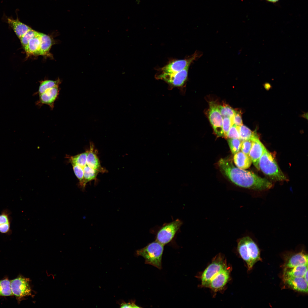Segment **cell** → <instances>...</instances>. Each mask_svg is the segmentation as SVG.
<instances>
[{
  "mask_svg": "<svg viewBox=\"0 0 308 308\" xmlns=\"http://www.w3.org/2000/svg\"><path fill=\"white\" fill-rule=\"evenodd\" d=\"M218 164L222 173L239 186L260 191L267 190L272 186V183L267 179L235 167L230 160L221 158Z\"/></svg>",
  "mask_w": 308,
  "mask_h": 308,
  "instance_id": "cell-1",
  "label": "cell"
},
{
  "mask_svg": "<svg viewBox=\"0 0 308 308\" xmlns=\"http://www.w3.org/2000/svg\"><path fill=\"white\" fill-rule=\"evenodd\" d=\"M237 248L240 256L246 263L249 270L261 260L259 248L249 236L241 238L238 242Z\"/></svg>",
  "mask_w": 308,
  "mask_h": 308,
  "instance_id": "cell-2",
  "label": "cell"
},
{
  "mask_svg": "<svg viewBox=\"0 0 308 308\" xmlns=\"http://www.w3.org/2000/svg\"><path fill=\"white\" fill-rule=\"evenodd\" d=\"M259 165L262 171L272 179L279 181L287 180L274 158L266 149L260 159Z\"/></svg>",
  "mask_w": 308,
  "mask_h": 308,
  "instance_id": "cell-3",
  "label": "cell"
},
{
  "mask_svg": "<svg viewBox=\"0 0 308 308\" xmlns=\"http://www.w3.org/2000/svg\"><path fill=\"white\" fill-rule=\"evenodd\" d=\"M164 246L155 240L148 244L143 248L137 250L136 254L137 256H141L143 257L146 264L152 265L161 269Z\"/></svg>",
  "mask_w": 308,
  "mask_h": 308,
  "instance_id": "cell-4",
  "label": "cell"
},
{
  "mask_svg": "<svg viewBox=\"0 0 308 308\" xmlns=\"http://www.w3.org/2000/svg\"><path fill=\"white\" fill-rule=\"evenodd\" d=\"M182 224L181 220L177 219L164 224L158 231L155 240L164 245L168 244L173 239Z\"/></svg>",
  "mask_w": 308,
  "mask_h": 308,
  "instance_id": "cell-5",
  "label": "cell"
},
{
  "mask_svg": "<svg viewBox=\"0 0 308 308\" xmlns=\"http://www.w3.org/2000/svg\"><path fill=\"white\" fill-rule=\"evenodd\" d=\"M30 281L29 279L21 275L11 281V292L18 301H20L25 297L31 295Z\"/></svg>",
  "mask_w": 308,
  "mask_h": 308,
  "instance_id": "cell-6",
  "label": "cell"
},
{
  "mask_svg": "<svg viewBox=\"0 0 308 308\" xmlns=\"http://www.w3.org/2000/svg\"><path fill=\"white\" fill-rule=\"evenodd\" d=\"M200 53L196 52L191 56L182 60H173L163 67L159 69V73H173L189 68L191 64L200 57Z\"/></svg>",
  "mask_w": 308,
  "mask_h": 308,
  "instance_id": "cell-7",
  "label": "cell"
},
{
  "mask_svg": "<svg viewBox=\"0 0 308 308\" xmlns=\"http://www.w3.org/2000/svg\"><path fill=\"white\" fill-rule=\"evenodd\" d=\"M189 68L173 73H157L155 78L162 80L172 87H182L186 82L188 76Z\"/></svg>",
  "mask_w": 308,
  "mask_h": 308,
  "instance_id": "cell-8",
  "label": "cell"
},
{
  "mask_svg": "<svg viewBox=\"0 0 308 308\" xmlns=\"http://www.w3.org/2000/svg\"><path fill=\"white\" fill-rule=\"evenodd\" d=\"M227 267L226 263L221 256H217L207 267L201 276L202 285L209 287L212 278L218 272Z\"/></svg>",
  "mask_w": 308,
  "mask_h": 308,
  "instance_id": "cell-9",
  "label": "cell"
},
{
  "mask_svg": "<svg viewBox=\"0 0 308 308\" xmlns=\"http://www.w3.org/2000/svg\"><path fill=\"white\" fill-rule=\"evenodd\" d=\"M218 106L214 102H209L208 116L215 133L218 136L224 137L222 129L223 118L219 110Z\"/></svg>",
  "mask_w": 308,
  "mask_h": 308,
  "instance_id": "cell-10",
  "label": "cell"
},
{
  "mask_svg": "<svg viewBox=\"0 0 308 308\" xmlns=\"http://www.w3.org/2000/svg\"><path fill=\"white\" fill-rule=\"evenodd\" d=\"M59 87L56 86L50 88L39 95V100L37 101L36 105L40 107L43 104H46L48 106L51 110H52L55 102L59 94Z\"/></svg>",
  "mask_w": 308,
  "mask_h": 308,
  "instance_id": "cell-11",
  "label": "cell"
},
{
  "mask_svg": "<svg viewBox=\"0 0 308 308\" xmlns=\"http://www.w3.org/2000/svg\"><path fill=\"white\" fill-rule=\"evenodd\" d=\"M230 269L227 267L215 275L211 280L209 287L215 291L221 290L229 278Z\"/></svg>",
  "mask_w": 308,
  "mask_h": 308,
  "instance_id": "cell-12",
  "label": "cell"
},
{
  "mask_svg": "<svg viewBox=\"0 0 308 308\" xmlns=\"http://www.w3.org/2000/svg\"><path fill=\"white\" fill-rule=\"evenodd\" d=\"M252 140V146L248 155L254 166L259 170V160L266 149L258 137L254 138Z\"/></svg>",
  "mask_w": 308,
  "mask_h": 308,
  "instance_id": "cell-13",
  "label": "cell"
},
{
  "mask_svg": "<svg viewBox=\"0 0 308 308\" xmlns=\"http://www.w3.org/2000/svg\"><path fill=\"white\" fill-rule=\"evenodd\" d=\"M86 158V164L90 168L104 173L107 171L106 169L101 166L97 156V151L95 149L94 144L90 142V147Z\"/></svg>",
  "mask_w": 308,
  "mask_h": 308,
  "instance_id": "cell-14",
  "label": "cell"
},
{
  "mask_svg": "<svg viewBox=\"0 0 308 308\" xmlns=\"http://www.w3.org/2000/svg\"><path fill=\"white\" fill-rule=\"evenodd\" d=\"M307 255L303 251L293 254L286 258L284 268H291L308 264Z\"/></svg>",
  "mask_w": 308,
  "mask_h": 308,
  "instance_id": "cell-15",
  "label": "cell"
},
{
  "mask_svg": "<svg viewBox=\"0 0 308 308\" xmlns=\"http://www.w3.org/2000/svg\"><path fill=\"white\" fill-rule=\"evenodd\" d=\"M285 284L292 289L299 292L307 293L308 283L303 277L284 278Z\"/></svg>",
  "mask_w": 308,
  "mask_h": 308,
  "instance_id": "cell-16",
  "label": "cell"
},
{
  "mask_svg": "<svg viewBox=\"0 0 308 308\" xmlns=\"http://www.w3.org/2000/svg\"><path fill=\"white\" fill-rule=\"evenodd\" d=\"M5 20L13 30L18 37L20 39L31 28L21 22L17 18L15 19L11 17L5 16Z\"/></svg>",
  "mask_w": 308,
  "mask_h": 308,
  "instance_id": "cell-17",
  "label": "cell"
},
{
  "mask_svg": "<svg viewBox=\"0 0 308 308\" xmlns=\"http://www.w3.org/2000/svg\"><path fill=\"white\" fill-rule=\"evenodd\" d=\"M233 161L237 167L243 169L249 168L252 163L249 155L241 151H239L234 155Z\"/></svg>",
  "mask_w": 308,
  "mask_h": 308,
  "instance_id": "cell-18",
  "label": "cell"
},
{
  "mask_svg": "<svg viewBox=\"0 0 308 308\" xmlns=\"http://www.w3.org/2000/svg\"><path fill=\"white\" fill-rule=\"evenodd\" d=\"M307 270L308 264L291 268H284L283 272V278L290 277H303Z\"/></svg>",
  "mask_w": 308,
  "mask_h": 308,
  "instance_id": "cell-19",
  "label": "cell"
},
{
  "mask_svg": "<svg viewBox=\"0 0 308 308\" xmlns=\"http://www.w3.org/2000/svg\"><path fill=\"white\" fill-rule=\"evenodd\" d=\"M41 43L37 55H50L49 51L53 44L52 38L49 35L40 33Z\"/></svg>",
  "mask_w": 308,
  "mask_h": 308,
  "instance_id": "cell-20",
  "label": "cell"
},
{
  "mask_svg": "<svg viewBox=\"0 0 308 308\" xmlns=\"http://www.w3.org/2000/svg\"><path fill=\"white\" fill-rule=\"evenodd\" d=\"M40 33L31 39L27 46L24 48L27 55L37 56L40 45Z\"/></svg>",
  "mask_w": 308,
  "mask_h": 308,
  "instance_id": "cell-21",
  "label": "cell"
},
{
  "mask_svg": "<svg viewBox=\"0 0 308 308\" xmlns=\"http://www.w3.org/2000/svg\"><path fill=\"white\" fill-rule=\"evenodd\" d=\"M61 81L58 79L56 80H45L41 81L39 86L38 90L35 94L39 95L44 92L46 90L56 86H59Z\"/></svg>",
  "mask_w": 308,
  "mask_h": 308,
  "instance_id": "cell-22",
  "label": "cell"
},
{
  "mask_svg": "<svg viewBox=\"0 0 308 308\" xmlns=\"http://www.w3.org/2000/svg\"><path fill=\"white\" fill-rule=\"evenodd\" d=\"M240 139L241 141L249 139L252 140L258 137L256 132L252 131L249 128L245 125H242L238 126Z\"/></svg>",
  "mask_w": 308,
  "mask_h": 308,
  "instance_id": "cell-23",
  "label": "cell"
},
{
  "mask_svg": "<svg viewBox=\"0 0 308 308\" xmlns=\"http://www.w3.org/2000/svg\"><path fill=\"white\" fill-rule=\"evenodd\" d=\"M10 283L11 281L7 279L0 280V296L13 295L11 291Z\"/></svg>",
  "mask_w": 308,
  "mask_h": 308,
  "instance_id": "cell-24",
  "label": "cell"
},
{
  "mask_svg": "<svg viewBox=\"0 0 308 308\" xmlns=\"http://www.w3.org/2000/svg\"><path fill=\"white\" fill-rule=\"evenodd\" d=\"M218 108L222 118L227 117L231 119L235 112V110L226 104L218 105Z\"/></svg>",
  "mask_w": 308,
  "mask_h": 308,
  "instance_id": "cell-25",
  "label": "cell"
},
{
  "mask_svg": "<svg viewBox=\"0 0 308 308\" xmlns=\"http://www.w3.org/2000/svg\"><path fill=\"white\" fill-rule=\"evenodd\" d=\"M39 32L31 29L20 39L22 45L24 48L30 40L37 36Z\"/></svg>",
  "mask_w": 308,
  "mask_h": 308,
  "instance_id": "cell-26",
  "label": "cell"
},
{
  "mask_svg": "<svg viewBox=\"0 0 308 308\" xmlns=\"http://www.w3.org/2000/svg\"><path fill=\"white\" fill-rule=\"evenodd\" d=\"M227 141L232 154L234 155L240 151L242 141L240 139L229 138Z\"/></svg>",
  "mask_w": 308,
  "mask_h": 308,
  "instance_id": "cell-27",
  "label": "cell"
},
{
  "mask_svg": "<svg viewBox=\"0 0 308 308\" xmlns=\"http://www.w3.org/2000/svg\"><path fill=\"white\" fill-rule=\"evenodd\" d=\"M10 224L9 212L7 210H4L0 214V226Z\"/></svg>",
  "mask_w": 308,
  "mask_h": 308,
  "instance_id": "cell-28",
  "label": "cell"
},
{
  "mask_svg": "<svg viewBox=\"0 0 308 308\" xmlns=\"http://www.w3.org/2000/svg\"><path fill=\"white\" fill-rule=\"evenodd\" d=\"M232 125L231 118L227 117L223 118L222 129L224 138H227L228 133Z\"/></svg>",
  "mask_w": 308,
  "mask_h": 308,
  "instance_id": "cell-29",
  "label": "cell"
},
{
  "mask_svg": "<svg viewBox=\"0 0 308 308\" xmlns=\"http://www.w3.org/2000/svg\"><path fill=\"white\" fill-rule=\"evenodd\" d=\"M252 141L251 139L242 141L240 149L241 151L248 155L252 147Z\"/></svg>",
  "mask_w": 308,
  "mask_h": 308,
  "instance_id": "cell-30",
  "label": "cell"
},
{
  "mask_svg": "<svg viewBox=\"0 0 308 308\" xmlns=\"http://www.w3.org/2000/svg\"><path fill=\"white\" fill-rule=\"evenodd\" d=\"M227 138L240 139L238 126L234 124L231 126L228 133Z\"/></svg>",
  "mask_w": 308,
  "mask_h": 308,
  "instance_id": "cell-31",
  "label": "cell"
},
{
  "mask_svg": "<svg viewBox=\"0 0 308 308\" xmlns=\"http://www.w3.org/2000/svg\"><path fill=\"white\" fill-rule=\"evenodd\" d=\"M232 124L239 126L243 125L241 111L236 110L234 115L231 119Z\"/></svg>",
  "mask_w": 308,
  "mask_h": 308,
  "instance_id": "cell-32",
  "label": "cell"
},
{
  "mask_svg": "<svg viewBox=\"0 0 308 308\" xmlns=\"http://www.w3.org/2000/svg\"><path fill=\"white\" fill-rule=\"evenodd\" d=\"M117 303L120 308H140L135 303V300H131L128 302L126 303L123 300H121L118 302Z\"/></svg>",
  "mask_w": 308,
  "mask_h": 308,
  "instance_id": "cell-33",
  "label": "cell"
},
{
  "mask_svg": "<svg viewBox=\"0 0 308 308\" xmlns=\"http://www.w3.org/2000/svg\"><path fill=\"white\" fill-rule=\"evenodd\" d=\"M303 277L306 282L308 283V270L306 271Z\"/></svg>",
  "mask_w": 308,
  "mask_h": 308,
  "instance_id": "cell-34",
  "label": "cell"
},
{
  "mask_svg": "<svg viewBox=\"0 0 308 308\" xmlns=\"http://www.w3.org/2000/svg\"><path fill=\"white\" fill-rule=\"evenodd\" d=\"M265 0L266 1H268V2H269L273 3H276V2H277L279 0Z\"/></svg>",
  "mask_w": 308,
  "mask_h": 308,
  "instance_id": "cell-35",
  "label": "cell"
}]
</instances>
